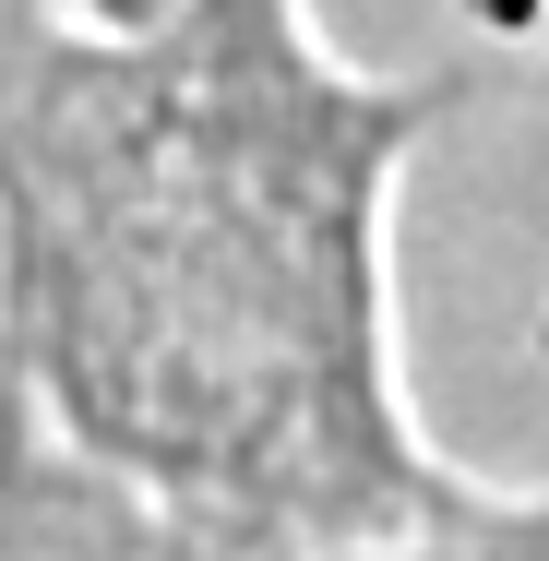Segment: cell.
<instances>
[{
    "instance_id": "obj_1",
    "label": "cell",
    "mask_w": 549,
    "mask_h": 561,
    "mask_svg": "<svg viewBox=\"0 0 549 561\" xmlns=\"http://www.w3.org/2000/svg\"><path fill=\"white\" fill-rule=\"evenodd\" d=\"M431 96L346 72L311 0H131L0 48V335L24 394L263 550L442 502L394 394L382 216Z\"/></svg>"
}]
</instances>
